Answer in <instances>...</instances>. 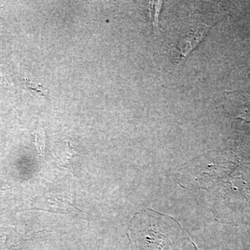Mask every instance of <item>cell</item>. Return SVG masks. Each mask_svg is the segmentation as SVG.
Instances as JSON below:
<instances>
[{
	"label": "cell",
	"instance_id": "6da1fadb",
	"mask_svg": "<svg viewBox=\"0 0 250 250\" xmlns=\"http://www.w3.org/2000/svg\"><path fill=\"white\" fill-rule=\"evenodd\" d=\"M206 31H207V27L202 31L201 29H198L195 32L192 31L189 35L187 36V37L182 39L177 47V49H179V59L185 58L189 52L200 43V41L206 34Z\"/></svg>",
	"mask_w": 250,
	"mask_h": 250
},
{
	"label": "cell",
	"instance_id": "7a4b0ae2",
	"mask_svg": "<svg viewBox=\"0 0 250 250\" xmlns=\"http://www.w3.org/2000/svg\"><path fill=\"white\" fill-rule=\"evenodd\" d=\"M150 6V13L152 15V22L154 29L158 28V18L162 6V1H152Z\"/></svg>",
	"mask_w": 250,
	"mask_h": 250
},
{
	"label": "cell",
	"instance_id": "3957f363",
	"mask_svg": "<svg viewBox=\"0 0 250 250\" xmlns=\"http://www.w3.org/2000/svg\"><path fill=\"white\" fill-rule=\"evenodd\" d=\"M36 144L39 154L43 155L45 153V134L42 129L38 131L36 135Z\"/></svg>",
	"mask_w": 250,
	"mask_h": 250
}]
</instances>
